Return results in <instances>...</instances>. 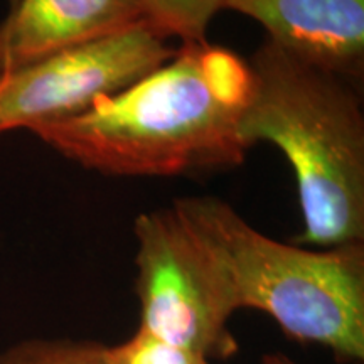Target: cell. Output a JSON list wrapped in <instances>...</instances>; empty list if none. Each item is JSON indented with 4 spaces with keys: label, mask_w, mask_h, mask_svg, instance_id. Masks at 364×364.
<instances>
[{
    "label": "cell",
    "mask_w": 364,
    "mask_h": 364,
    "mask_svg": "<svg viewBox=\"0 0 364 364\" xmlns=\"http://www.w3.org/2000/svg\"><path fill=\"white\" fill-rule=\"evenodd\" d=\"M252 91L247 59L208 41L189 43L88 112L33 134L71 161L110 176L235 167L250 150L241 120Z\"/></svg>",
    "instance_id": "cell-1"
},
{
    "label": "cell",
    "mask_w": 364,
    "mask_h": 364,
    "mask_svg": "<svg viewBox=\"0 0 364 364\" xmlns=\"http://www.w3.org/2000/svg\"><path fill=\"white\" fill-rule=\"evenodd\" d=\"M252 98L241 134L270 142L297 177L304 231L295 245L364 243V115L349 81L270 41L250 59Z\"/></svg>",
    "instance_id": "cell-2"
},
{
    "label": "cell",
    "mask_w": 364,
    "mask_h": 364,
    "mask_svg": "<svg viewBox=\"0 0 364 364\" xmlns=\"http://www.w3.org/2000/svg\"><path fill=\"white\" fill-rule=\"evenodd\" d=\"M172 206L221 270L236 311L265 312L287 338L326 346L341 363L364 361V243L318 252L282 243L215 196Z\"/></svg>",
    "instance_id": "cell-3"
},
{
    "label": "cell",
    "mask_w": 364,
    "mask_h": 364,
    "mask_svg": "<svg viewBox=\"0 0 364 364\" xmlns=\"http://www.w3.org/2000/svg\"><path fill=\"white\" fill-rule=\"evenodd\" d=\"M134 233L139 327L209 359L235 356L233 295L184 218L174 206L140 213Z\"/></svg>",
    "instance_id": "cell-4"
},
{
    "label": "cell",
    "mask_w": 364,
    "mask_h": 364,
    "mask_svg": "<svg viewBox=\"0 0 364 364\" xmlns=\"http://www.w3.org/2000/svg\"><path fill=\"white\" fill-rule=\"evenodd\" d=\"M147 21L0 73V135L70 120L174 56Z\"/></svg>",
    "instance_id": "cell-5"
},
{
    "label": "cell",
    "mask_w": 364,
    "mask_h": 364,
    "mask_svg": "<svg viewBox=\"0 0 364 364\" xmlns=\"http://www.w3.org/2000/svg\"><path fill=\"white\" fill-rule=\"evenodd\" d=\"M257 21L268 41L300 61L341 78L364 68V0H228Z\"/></svg>",
    "instance_id": "cell-6"
},
{
    "label": "cell",
    "mask_w": 364,
    "mask_h": 364,
    "mask_svg": "<svg viewBox=\"0 0 364 364\" xmlns=\"http://www.w3.org/2000/svg\"><path fill=\"white\" fill-rule=\"evenodd\" d=\"M145 21L139 0H11L0 19V73Z\"/></svg>",
    "instance_id": "cell-7"
},
{
    "label": "cell",
    "mask_w": 364,
    "mask_h": 364,
    "mask_svg": "<svg viewBox=\"0 0 364 364\" xmlns=\"http://www.w3.org/2000/svg\"><path fill=\"white\" fill-rule=\"evenodd\" d=\"M228 0H139L144 19L167 39L204 43L209 24Z\"/></svg>",
    "instance_id": "cell-8"
},
{
    "label": "cell",
    "mask_w": 364,
    "mask_h": 364,
    "mask_svg": "<svg viewBox=\"0 0 364 364\" xmlns=\"http://www.w3.org/2000/svg\"><path fill=\"white\" fill-rule=\"evenodd\" d=\"M93 341L26 339L0 353V364H108Z\"/></svg>",
    "instance_id": "cell-9"
},
{
    "label": "cell",
    "mask_w": 364,
    "mask_h": 364,
    "mask_svg": "<svg viewBox=\"0 0 364 364\" xmlns=\"http://www.w3.org/2000/svg\"><path fill=\"white\" fill-rule=\"evenodd\" d=\"M108 364H211V359L184 346L172 344L139 327L129 339L103 346Z\"/></svg>",
    "instance_id": "cell-10"
},
{
    "label": "cell",
    "mask_w": 364,
    "mask_h": 364,
    "mask_svg": "<svg viewBox=\"0 0 364 364\" xmlns=\"http://www.w3.org/2000/svg\"><path fill=\"white\" fill-rule=\"evenodd\" d=\"M262 364H297L294 359L284 356V354H265L262 358Z\"/></svg>",
    "instance_id": "cell-11"
}]
</instances>
